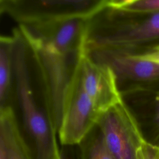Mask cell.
<instances>
[{
    "label": "cell",
    "mask_w": 159,
    "mask_h": 159,
    "mask_svg": "<svg viewBox=\"0 0 159 159\" xmlns=\"http://www.w3.org/2000/svg\"><path fill=\"white\" fill-rule=\"evenodd\" d=\"M120 96L144 141L159 147V92L133 91Z\"/></svg>",
    "instance_id": "10"
},
{
    "label": "cell",
    "mask_w": 159,
    "mask_h": 159,
    "mask_svg": "<svg viewBox=\"0 0 159 159\" xmlns=\"http://www.w3.org/2000/svg\"><path fill=\"white\" fill-rule=\"evenodd\" d=\"M14 1H15V0H0V4H1V6H2V5H4L6 4L10 3Z\"/></svg>",
    "instance_id": "19"
},
{
    "label": "cell",
    "mask_w": 159,
    "mask_h": 159,
    "mask_svg": "<svg viewBox=\"0 0 159 159\" xmlns=\"http://www.w3.org/2000/svg\"><path fill=\"white\" fill-rule=\"evenodd\" d=\"M135 0H109L108 6L114 8H120L126 6Z\"/></svg>",
    "instance_id": "18"
},
{
    "label": "cell",
    "mask_w": 159,
    "mask_h": 159,
    "mask_svg": "<svg viewBox=\"0 0 159 159\" xmlns=\"http://www.w3.org/2000/svg\"><path fill=\"white\" fill-rule=\"evenodd\" d=\"M133 55H135L143 59L159 64V46L142 51L139 53H133Z\"/></svg>",
    "instance_id": "17"
},
{
    "label": "cell",
    "mask_w": 159,
    "mask_h": 159,
    "mask_svg": "<svg viewBox=\"0 0 159 159\" xmlns=\"http://www.w3.org/2000/svg\"><path fill=\"white\" fill-rule=\"evenodd\" d=\"M60 159H80L78 145H61Z\"/></svg>",
    "instance_id": "16"
},
{
    "label": "cell",
    "mask_w": 159,
    "mask_h": 159,
    "mask_svg": "<svg viewBox=\"0 0 159 159\" xmlns=\"http://www.w3.org/2000/svg\"><path fill=\"white\" fill-rule=\"evenodd\" d=\"M25 40L48 115L58 134L71 83L80 58L86 50L80 54L68 53L50 45Z\"/></svg>",
    "instance_id": "3"
},
{
    "label": "cell",
    "mask_w": 159,
    "mask_h": 159,
    "mask_svg": "<svg viewBox=\"0 0 159 159\" xmlns=\"http://www.w3.org/2000/svg\"><path fill=\"white\" fill-rule=\"evenodd\" d=\"M89 20L77 17L49 20L20 24L18 29L27 40L78 54L86 50Z\"/></svg>",
    "instance_id": "6"
},
{
    "label": "cell",
    "mask_w": 159,
    "mask_h": 159,
    "mask_svg": "<svg viewBox=\"0 0 159 159\" xmlns=\"http://www.w3.org/2000/svg\"><path fill=\"white\" fill-rule=\"evenodd\" d=\"M137 159H159V147L144 141L137 152Z\"/></svg>",
    "instance_id": "15"
},
{
    "label": "cell",
    "mask_w": 159,
    "mask_h": 159,
    "mask_svg": "<svg viewBox=\"0 0 159 159\" xmlns=\"http://www.w3.org/2000/svg\"><path fill=\"white\" fill-rule=\"evenodd\" d=\"M80 159H116L107 147L97 124L78 144Z\"/></svg>",
    "instance_id": "13"
},
{
    "label": "cell",
    "mask_w": 159,
    "mask_h": 159,
    "mask_svg": "<svg viewBox=\"0 0 159 159\" xmlns=\"http://www.w3.org/2000/svg\"><path fill=\"white\" fill-rule=\"evenodd\" d=\"M109 0H15L1 6L20 24L68 18L91 19L108 6Z\"/></svg>",
    "instance_id": "4"
},
{
    "label": "cell",
    "mask_w": 159,
    "mask_h": 159,
    "mask_svg": "<svg viewBox=\"0 0 159 159\" xmlns=\"http://www.w3.org/2000/svg\"><path fill=\"white\" fill-rule=\"evenodd\" d=\"M96 124L107 147L116 159H137L144 140L122 99L101 112Z\"/></svg>",
    "instance_id": "7"
},
{
    "label": "cell",
    "mask_w": 159,
    "mask_h": 159,
    "mask_svg": "<svg viewBox=\"0 0 159 159\" xmlns=\"http://www.w3.org/2000/svg\"><path fill=\"white\" fill-rule=\"evenodd\" d=\"M14 36L4 35L0 39V109L12 106L15 101L14 73Z\"/></svg>",
    "instance_id": "12"
},
{
    "label": "cell",
    "mask_w": 159,
    "mask_h": 159,
    "mask_svg": "<svg viewBox=\"0 0 159 159\" xmlns=\"http://www.w3.org/2000/svg\"><path fill=\"white\" fill-rule=\"evenodd\" d=\"M120 9L135 12H159V0H135Z\"/></svg>",
    "instance_id": "14"
},
{
    "label": "cell",
    "mask_w": 159,
    "mask_h": 159,
    "mask_svg": "<svg viewBox=\"0 0 159 159\" xmlns=\"http://www.w3.org/2000/svg\"><path fill=\"white\" fill-rule=\"evenodd\" d=\"M15 102L20 116L22 136L33 159H60L58 134L48 115L42 96L35 92L32 58L25 39L18 29L13 32Z\"/></svg>",
    "instance_id": "1"
},
{
    "label": "cell",
    "mask_w": 159,
    "mask_h": 159,
    "mask_svg": "<svg viewBox=\"0 0 159 159\" xmlns=\"http://www.w3.org/2000/svg\"><path fill=\"white\" fill-rule=\"evenodd\" d=\"M100 114L83 89L76 68L58 132L61 145H78L96 124Z\"/></svg>",
    "instance_id": "8"
},
{
    "label": "cell",
    "mask_w": 159,
    "mask_h": 159,
    "mask_svg": "<svg viewBox=\"0 0 159 159\" xmlns=\"http://www.w3.org/2000/svg\"><path fill=\"white\" fill-rule=\"evenodd\" d=\"M76 71L83 89L100 113L121 101L112 70L93 59L87 48L80 58Z\"/></svg>",
    "instance_id": "9"
},
{
    "label": "cell",
    "mask_w": 159,
    "mask_h": 159,
    "mask_svg": "<svg viewBox=\"0 0 159 159\" xmlns=\"http://www.w3.org/2000/svg\"><path fill=\"white\" fill-rule=\"evenodd\" d=\"M114 73L120 94L133 91L159 92V64L135 55L115 51H88Z\"/></svg>",
    "instance_id": "5"
},
{
    "label": "cell",
    "mask_w": 159,
    "mask_h": 159,
    "mask_svg": "<svg viewBox=\"0 0 159 159\" xmlns=\"http://www.w3.org/2000/svg\"><path fill=\"white\" fill-rule=\"evenodd\" d=\"M159 46V12L107 6L89 20L88 51L137 53Z\"/></svg>",
    "instance_id": "2"
},
{
    "label": "cell",
    "mask_w": 159,
    "mask_h": 159,
    "mask_svg": "<svg viewBox=\"0 0 159 159\" xmlns=\"http://www.w3.org/2000/svg\"><path fill=\"white\" fill-rule=\"evenodd\" d=\"M0 159H33L12 106L0 109Z\"/></svg>",
    "instance_id": "11"
}]
</instances>
